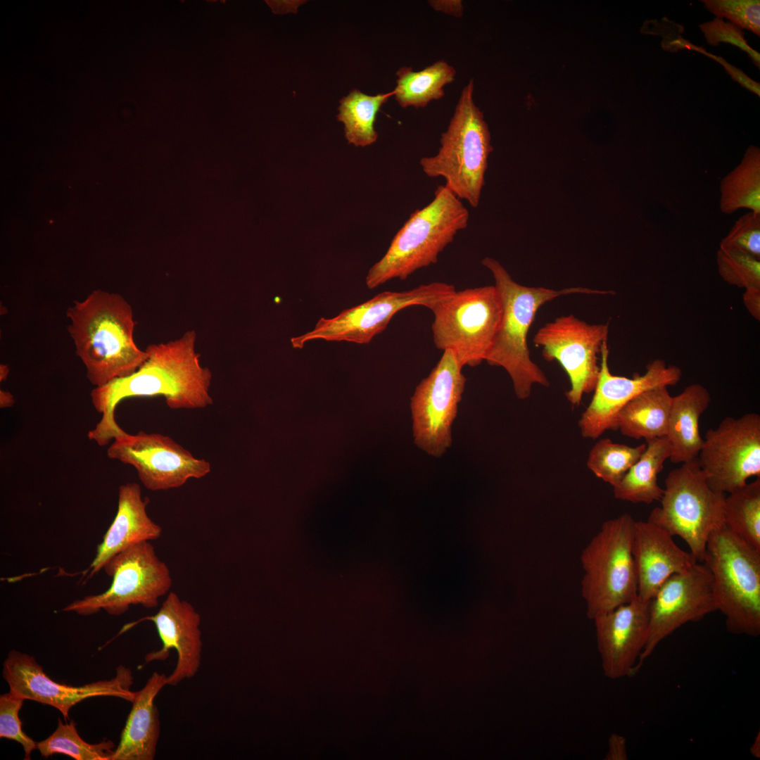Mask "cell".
I'll list each match as a JSON object with an SVG mask.
<instances>
[{
	"instance_id": "6da1fadb",
	"label": "cell",
	"mask_w": 760,
	"mask_h": 760,
	"mask_svg": "<svg viewBox=\"0 0 760 760\" xmlns=\"http://www.w3.org/2000/svg\"><path fill=\"white\" fill-rule=\"evenodd\" d=\"M196 341V334L192 330L176 340L151 344L145 350L146 361L135 372L94 388L91 402L102 418L89 432V438L101 446L125 433L115 421V410L126 398L163 395L172 409L212 405L209 393L212 373L201 365Z\"/></svg>"
},
{
	"instance_id": "7a4b0ae2",
	"label": "cell",
	"mask_w": 760,
	"mask_h": 760,
	"mask_svg": "<svg viewBox=\"0 0 760 760\" xmlns=\"http://www.w3.org/2000/svg\"><path fill=\"white\" fill-rule=\"evenodd\" d=\"M66 316L76 355L96 388L131 375L146 361V352L134 340L132 308L120 294L94 291L75 301Z\"/></svg>"
},
{
	"instance_id": "3957f363",
	"label": "cell",
	"mask_w": 760,
	"mask_h": 760,
	"mask_svg": "<svg viewBox=\"0 0 760 760\" xmlns=\"http://www.w3.org/2000/svg\"><path fill=\"white\" fill-rule=\"evenodd\" d=\"M481 263L493 274L502 308L500 323L485 361L490 366L502 367L512 379L517 397L526 400L534 385H550L545 374L531 360L527 343L528 333L539 308L562 296L615 292L581 286L555 290L524 286L516 282L498 260L486 257Z\"/></svg>"
},
{
	"instance_id": "277c9868",
	"label": "cell",
	"mask_w": 760,
	"mask_h": 760,
	"mask_svg": "<svg viewBox=\"0 0 760 760\" xmlns=\"http://www.w3.org/2000/svg\"><path fill=\"white\" fill-rule=\"evenodd\" d=\"M469 211L445 185L433 199L412 213L393 237L385 255L369 270L367 286L373 289L393 279H406L435 264L456 234L468 226Z\"/></svg>"
},
{
	"instance_id": "5b68a950",
	"label": "cell",
	"mask_w": 760,
	"mask_h": 760,
	"mask_svg": "<svg viewBox=\"0 0 760 760\" xmlns=\"http://www.w3.org/2000/svg\"><path fill=\"white\" fill-rule=\"evenodd\" d=\"M474 91L471 79L461 91L447 129L441 135L438 153L422 157L419 164L427 177L443 178L445 186L455 196L476 208L493 148L488 125L474 102Z\"/></svg>"
},
{
	"instance_id": "8992f818",
	"label": "cell",
	"mask_w": 760,
	"mask_h": 760,
	"mask_svg": "<svg viewBox=\"0 0 760 760\" xmlns=\"http://www.w3.org/2000/svg\"><path fill=\"white\" fill-rule=\"evenodd\" d=\"M704 564L712 577L716 610L728 632L760 635V552L724 524L710 535Z\"/></svg>"
},
{
	"instance_id": "52a82bcc",
	"label": "cell",
	"mask_w": 760,
	"mask_h": 760,
	"mask_svg": "<svg viewBox=\"0 0 760 760\" xmlns=\"http://www.w3.org/2000/svg\"><path fill=\"white\" fill-rule=\"evenodd\" d=\"M635 521L628 513L604 521L581 552V595L592 620L638 595L632 554Z\"/></svg>"
},
{
	"instance_id": "ba28073f",
	"label": "cell",
	"mask_w": 760,
	"mask_h": 760,
	"mask_svg": "<svg viewBox=\"0 0 760 760\" xmlns=\"http://www.w3.org/2000/svg\"><path fill=\"white\" fill-rule=\"evenodd\" d=\"M726 495L709 486L697 458L668 474L661 505L647 520L681 538L695 560L702 563L710 535L724 524Z\"/></svg>"
},
{
	"instance_id": "9c48e42d",
	"label": "cell",
	"mask_w": 760,
	"mask_h": 760,
	"mask_svg": "<svg viewBox=\"0 0 760 760\" xmlns=\"http://www.w3.org/2000/svg\"><path fill=\"white\" fill-rule=\"evenodd\" d=\"M430 310L438 349L453 350L463 366L476 367L485 360L502 312L495 285L456 291Z\"/></svg>"
},
{
	"instance_id": "30bf717a",
	"label": "cell",
	"mask_w": 760,
	"mask_h": 760,
	"mask_svg": "<svg viewBox=\"0 0 760 760\" xmlns=\"http://www.w3.org/2000/svg\"><path fill=\"white\" fill-rule=\"evenodd\" d=\"M103 569L113 578L110 586L102 593L73 601L62 611L89 616L103 609L110 615L119 616L131 605L154 608L172 583L168 566L158 558L150 541L120 552Z\"/></svg>"
},
{
	"instance_id": "8fae6325",
	"label": "cell",
	"mask_w": 760,
	"mask_h": 760,
	"mask_svg": "<svg viewBox=\"0 0 760 760\" xmlns=\"http://www.w3.org/2000/svg\"><path fill=\"white\" fill-rule=\"evenodd\" d=\"M455 291L452 284L434 281L408 291H384L336 317L320 318L312 330L291 338V343L293 348L299 349L308 341L317 339L369 343L385 330L398 312L413 305L431 309Z\"/></svg>"
},
{
	"instance_id": "7c38bea8",
	"label": "cell",
	"mask_w": 760,
	"mask_h": 760,
	"mask_svg": "<svg viewBox=\"0 0 760 760\" xmlns=\"http://www.w3.org/2000/svg\"><path fill=\"white\" fill-rule=\"evenodd\" d=\"M463 367L453 350H443L410 398L414 443L431 457H441L452 445V426L467 381Z\"/></svg>"
},
{
	"instance_id": "4fadbf2b",
	"label": "cell",
	"mask_w": 760,
	"mask_h": 760,
	"mask_svg": "<svg viewBox=\"0 0 760 760\" xmlns=\"http://www.w3.org/2000/svg\"><path fill=\"white\" fill-rule=\"evenodd\" d=\"M609 324H589L572 314L562 315L541 327L533 338L547 362L557 361L566 373L570 388L567 400L578 407L585 393L596 386L603 343L607 341Z\"/></svg>"
},
{
	"instance_id": "5bb4252c",
	"label": "cell",
	"mask_w": 760,
	"mask_h": 760,
	"mask_svg": "<svg viewBox=\"0 0 760 760\" xmlns=\"http://www.w3.org/2000/svg\"><path fill=\"white\" fill-rule=\"evenodd\" d=\"M697 460L709 486L726 495L760 477V415L725 417L706 432Z\"/></svg>"
},
{
	"instance_id": "9a60e30c",
	"label": "cell",
	"mask_w": 760,
	"mask_h": 760,
	"mask_svg": "<svg viewBox=\"0 0 760 760\" xmlns=\"http://www.w3.org/2000/svg\"><path fill=\"white\" fill-rule=\"evenodd\" d=\"M115 676L81 686L57 683L44 671L34 657L11 650L3 663L2 676L11 692L23 697L47 704L57 709L65 718L77 703L95 697H115L132 702L134 691L131 690L133 675L131 670L119 666Z\"/></svg>"
},
{
	"instance_id": "2e32d148",
	"label": "cell",
	"mask_w": 760,
	"mask_h": 760,
	"mask_svg": "<svg viewBox=\"0 0 760 760\" xmlns=\"http://www.w3.org/2000/svg\"><path fill=\"white\" fill-rule=\"evenodd\" d=\"M107 455L133 466L142 484L152 491L181 487L190 479L205 476L211 469L208 462L194 457L170 437L142 431L115 437Z\"/></svg>"
},
{
	"instance_id": "e0dca14e",
	"label": "cell",
	"mask_w": 760,
	"mask_h": 760,
	"mask_svg": "<svg viewBox=\"0 0 760 760\" xmlns=\"http://www.w3.org/2000/svg\"><path fill=\"white\" fill-rule=\"evenodd\" d=\"M715 611L712 577L704 564L697 562L670 576L649 602V631L641 665L676 630Z\"/></svg>"
},
{
	"instance_id": "ac0fdd59",
	"label": "cell",
	"mask_w": 760,
	"mask_h": 760,
	"mask_svg": "<svg viewBox=\"0 0 760 760\" xmlns=\"http://www.w3.org/2000/svg\"><path fill=\"white\" fill-rule=\"evenodd\" d=\"M607 341L600 352V369L592 400L578 420L583 437L597 439L606 431L617 429L621 410L641 393L659 386L676 385L682 376L681 369L667 365L664 360L655 359L650 362L643 374L632 377L614 375L609 365Z\"/></svg>"
},
{
	"instance_id": "d6986e66",
	"label": "cell",
	"mask_w": 760,
	"mask_h": 760,
	"mask_svg": "<svg viewBox=\"0 0 760 760\" xmlns=\"http://www.w3.org/2000/svg\"><path fill=\"white\" fill-rule=\"evenodd\" d=\"M649 602L637 595L593 619L602 669L607 678L633 676L642 666L640 657L649 631Z\"/></svg>"
},
{
	"instance_id": "ffe728a7",
	"label": "cell",
	"mask_w": 760,
	"mask_h": 760,
	"mask_svg": "<svg viewBox=\"0 0 760 760\" xmlns=\"http://www.w3.org/2000/svg\"><path fill=\"white\" fill-rule=\"evenodd\" d=\"M153 622L162 642V647L148 653L146 663L166 660L170 650L177 652V660L167 685H177L198 672L201 664L203 642L200 629L201 615L189 602L174 592L167 594L156 614L140 621Z\"/></svg>"
},
{
	"instance_id": "44dd1931",
	"label": "cell",
	"mask_w": 760,
	"mask_h": 760,
	"mask_svg": "<svg viewBox=\"0 0 760 760\" xmlns=\"http://www.w3.org/2000/svg\"><path fill=\"white\" fill-rule=\"evenodd\" d=\"M632 554L638 581V596L649 602L672 575L690 569L697 562L680 548L673 536L647 521L634 524Z\"/></svg>"
},
{
	"instance_id": "7402d4cb",
	"label": "cell",
	"mask_w": 760,
	"mask_h": 760,
	"mask_svg": "<svg viewBox=\"0 0 760 760\" xmlns=\"http://www.w3.org/2000/svg\"><path fill=\"white\" fill-rule=\"evenodd\" d=\"M162 528L146 512L141 487L137 483L120 485L116 515L98 545L96 556L84 571V581L103 569L106 564L120 552L144 541L158 538Z\"/></svg>"
},
{
	"instance_id": "603a6c76",
	"label": "cell",
	"mask_w": 760,
	"mask_h": 760,
	"mask_svg": "<svg viewBox=\"0 0 760 760\" xmlns=\"http://www.w3.org/2000/svg\"><path fill=\"white\" fill-rule=\"evenodd\" d=\"M165 673L153 672L142 689L134 691L132 709L111 760H152L155 758L160 724L154 700L167 685Z\"/></svg>"
},
{
	"instance_id": "cb8c5ba5",
	"label": "cell",
	"mask_w": 760,
	"mask_h": 760,
	"mask_svg": "<svg viewBox=\"0 0 760 760\" xmlns=\"http://www.w3.org/2000/svg\"><path fill=\"white\" fill-rule=\"evenodd\" d=\"M710 402L709 391L700 384H692L673 396L666 436L671 462L683 464L697 458L703 443L699 420Z\"/></svg>"
},
{
	"instance_id": "d4e9b609",
	"label": "cell",
	"mask_w": 760,
	"mask_h": 760,
	"mask_svg": "<svg viewBox=\"0 0 760 760\" xmlns=\"http://www.w3.org/2000/svg\"><path fill=\"white\" fill-rule=\"evenodd\" d=\"M646 444L640 457L613 487L615 498L645 504L661 500L664 488L659 486L657 477L671 456V445L666 436L648 439Z\"/></svg>"
},
{
	"instance_id": "484cf974",
	"label": "cell",
	"mask_w": 760,
	"mask_h": 760,
	"mask_svg": "<svg viewBox=\"0 0 760 760\" xmlns=\"http://www.w3.org/2000/svg\"><path fill=\"white\" fill-rule=\"evenodd\" d=\"M672 398L667 386L641 393L619 412L617 429L636 440L665 437Z\"/></svg>"
},
{
	"instance_id": "4316f807",
	"label": "cell",
	"mask_w": 760,
	"mask_h": 760,
	"mask_svg": "<svg viewBox=\"0 0 760 760\" xmlns=\"http://www.w3.org/2000/svg\"><path fill=\"white\" fill-rule=\"evenodd\" d=\"M456 73L455 68L443 59L419 71L401 67L395 73L393 96L402 108H424L444 96V87L455 80Z\"/></svg>"
},
{
	"instance_id": "83f0119b",
	"label": "cell",
	"mask_w": 760,
	"mask_h": 760,
	"mask_svg": "<svg viewBox=\"0 0 760 760\" xmlns=\"http://www.w3.org/2000/svg\"><path fill=\"white\" fill-rule=\"evenodd\" d=\"M720 209L731 214L742 208L760 214V150L751 145L740 164L720 183Z\"/></svg>"
},
{
	"instance_id": "f1b7e54d",
	"label": "cell",
	"mask_w": 760,
	"mask_h": 760,
	"mask_svg": "<svg viewBox=\"0 0 760 760\" xmlns=\"http://www.w3.org/2000/svg\"><path fill=\"white\" fill-rule=\"evenodd\" d=\"M392 96L393 91L369 96L353 89L340 100L337 119L344 124L346 137L350 144L365 147L377 140L378 134L374 129L376 116L381 106Z\"/></svg>"
},
{
	"instance_id": "f546056e",
	"label": "cell",
	"mask_w": 760,
	"mask_h": 760,
	"mask_svg": "<svg viewBox=\"0 0 760 760\" xmlns=\"http://www.w3.org/2000/svg\"><path fill=\"white\" fill-rule=\"evenodd\" d=\"M723 524L760 552V477L726 495Z\"/></svg>"
},
{
	"instance_id": "4dcf8cb0",
	"label": "cell",
	"mask_w": 760,
	"mask_h": 760,
	"mask_svg": "<svg viewBox=\"0 0 760 760\" xmlns=\"http://www.w3.org/2000/svg\"><path fill=\"white\" fill-rule=\"evenodd\" d=\"M37 747L44 758L62 754L75 760H111L115 750V744L111 740H103L96 744L84 741L79 735L73 721L63 723L60 718L55 731L45 740L38 742Z\"/></svg>"
},
{
	"instance_id": "1f68e13d",
	"label": "cell",
	"mask_w": 760,
	"mask_h": 760,
	"mask_svg": "<svg viewBox=\"0 0 760 760\" xmlns=\"http://www.w3.org/2000/svg\"><path fill=\"white\" fill-rule=\"evenodd\" d=\"M647 448L646 443L632 447L602 438L591 448L588 468L599 479L616 486L638 461Z\"/></svg>"
},
{
	"instance_id": "d6a6232c",
	"label": "cell",
	"mask_w": 760,
	"mask_h": 760,
	"mask_svg": "<svg viewBox=\"0 0 760 760\" xmlns=\"http://www.w3.org/2000/svg\"><path fill=\"white\" fill-rule=\"evenodd\" d=\"M716 265L722 279L741 289L760 286V259L736 250L719 248Z\"/></svg>"
},
{
	"instance_id": "836d02e7",
	"label": "cell",
	"mask_w": 760,
	"mask_h": 760,
	"mask_svg": "<svg viewBox=\"0 0 760 760\" xmlns=\"http://www.w3.org/2000/svg\"><path fill=\"white\" fill-rule=\"evenodd\" d=\"M23 697L9 691L0 696V737L15 741L23 748L24 759H31V753L37 749V742L22 729L19 712L23 705Z\"/></svg>"
},
{
	"instance_id": "e575fe53",
	"label": "cell",
	"mask_w": 760,
	"mask_h": 760,
	"mask_svg": "<svg viewBox=\"0 0 760 760\" xmlns=\"http://www.w3.org/2000/svg\"><path fill=\"white\" fill-rule=\"evenodd\" d=\"M718 18H726L740 28L760 36V1L756 0H702Z\"/></svg>"
},
{
	"instance_id": "d590c367",
	"label": "cell",
	"mask_w": 760,
	"mask_h": 760,
	"mask_svg": "<svg viewBox=\"0 0 760 760\" xmlns=\"http://www.w3.org/2000/svg\"><path fill=\"white\" fill-rule=\"evenodd\" d=\"M719 248L742 251L760 259V214L749 211L740 217L721 240Z\"/></svg>"
},
{
	"instance_id": "8d00e7d4",
	"label": "cell",
	"mask_w": 760,
	"mask_h": 760,
	"mask_svg": "<svg viewBox=\"0 0 760 760\" xmlns=\"http://www.w3.org/2000/svg\"><path fill=\"white\" fill-rule=\"evenodd\" d=\"M699 27L707 44L718 46L721 42H726L736 46L747 52L754 65L759 68L760 54L749 46L744 32L740 27L718 18L702 23Z\"/></svg>"
},
{
	"instance_id": "74e56055",
	"label": "cell",
	"mask_w": 760,
	"mask_h": 760,
	"mask_svg": "<svg viewBox=\"0 0 760 760\" xmlns=\"http://www.w3.org/2000/svg\"><path fill=\"white\" fill-rule=\"evenodd\" d=\"M709 57L711 58L714 61L718 62L725 68L726 72L730 75V77L735 82L740 84L742 86L754 92L759 96H760V84L749 78L746 74H745L741 70L737 67L728 63L725 59L720 56H717L711 54L706 51L704 53Z\"/></svg>"
},
{
	"instance_id": "f35d334b",
	"label": "cell",
	"mask_w": 760,
	"mask_h": 760,
	"mask_svg": "<svg viewBox=\"0 0 760 760\" xmlns=\"http://www.w3.org/2000/svg\"><path fill=\"white\" fill-rule=\"evenodd\" d=\"M605 760L628 759L627 744L626 738L621 735L612 734L608 740L607 752Z\"/></svg>"
},
{
	"instance_id": "ab89813d",
	"label": "cell",
	"mask_w": 760,
	"mask_h": 760,
	"mask_svg": "<svg viewBox=\"0 0 760 760\" xmlns=\"http://www.w3.org/2000/svg\"><path fill=\"white\" fill-rule=\"evenodd\" d=\"M743 303L748 312L757 321L760 320V286H752L745 289L742 294Z\"/></svg>"
},
{
	"instance_id": "60d3db41",
	"label": "cell",
	"mask_w": 760,
	"mask_h": 760,
	"mask_svg": "<svg viewBox=\"0 0 760 760\" xmlns=\"http://www.w3.org/2000/svg\"><path fill=\"white\" fill-rule=\"evenodd\" d=\"M429 5L435 11L461 18L463 15V4L461 0H431Z\"/></svg>"
},
{
	"instance_id": "b9f144b4",
	"label": "cell",
	"mask_w": 760,
	"mask_h": 760,
	"mask_svg": "<svg viewBox=\"0 0 760 760\" xmlns=\"http://www.w3.org/2000/svg\"><path fill=\"white\" fill-rule=\"evenodd\" d=\"M14 403V398L11 393L4 390L0 391V407L1 408L11 407Z\"/></svg>"
},
{
	"instance_id": "7bdbcfd3",
	"label": "cell",
	"mask_w": 760,
	"mask_h": 760,
	"mask_svg": "<svg viewBox=\"0 0 760 760\" xmlns=\"http://www.w3.org/2000/svg\"><path fill=\"white\" fill-rule=\"evenodd\" d=\"M750 752L755 757H760V734L756 735L750 747Z\"/></svg>"
},
{
	"instance_id": "ee69618b",
	"label": "cell",
	"mask_w": 760,
	"mask_h": 760,
	"mask_svg": "<svg viewBox=\"0 0 760 760\" xmlns=\"http://www.w3.org/2000/svg\"><path fill=\"white\" fill-rule=\"evenodd\" d=\"M9 373V367L6 365H1L0 366V381H5Z\"/></svg>"
}]
</instances>
